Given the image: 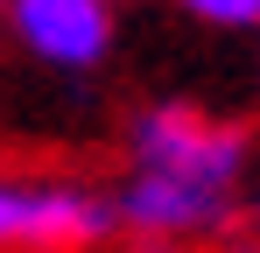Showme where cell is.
Segmentation results:
<instances>
[{
  "mask_svg": "<svg viewBox=\"0 0 260 253\" xmlns=\"http://www.w3.org/2000/svg\"><path fill=\"white\" fill-rule=\"evenodd\" d=\"M127 169L239 197L253 169V126L232 113H211L197 99H148L127 120Z\"/></svg>",
  "mask_w": 260,
  "mask_h": 253,
  "instance_id": "1",
  "label": "cell"
},
{
  "mask_svg": "<svg viewBox=\"0 0 260 253\" xmlns=\"http://www.w3.org/2000/svg\"><path fill=\"white\" fill-rule=\"evenodd\" d=\"M113 232L106 190L71 176H7L0 169V253H78Z\"/></svg>",
  "mask_w": 260,
  "mask_h": 253,
  "instance_id": "2",
  "label": "cell"
},
{
  "mask_svg": "<svg viewBox=\"0 0 260 253\" xmlns=\"http://www.w3.org/2000/svg\"><path fill=\"white\" fill-rule=\"evenodd\" d=\"M113 232H127L141 246H190V239H225L239 225V197L225 190H190V183H169V176H141L127 169L113 190Z\"/></svg>",
  "mask_w": 260,
  "mask_h": 253,
  "instance_id": "3",
  "label": "cell"
},
{
  "mask_svg": "<svg viewBox=\"0 0 260 253\" xmlns=\"http://www.w3.org/2000/svg\"><path fill=\"white\" fill-rule=\"evenodd\" d=\"M0 21H7V36L28 64L63 71V78L99 71L120 42V7L113 0H14V7H0Z\"/></svg>",
  "mask_w": 260,
  "mask_h": 253,
  "instance_id": "4",
  "label": "cell"
},
{
  "mask_svg": "<svg viewBox=\"0 0 260 253\" xmlns=\"http://www.w3.org/2000/svg\"><path fill=\"white\" fill-rule=\"evenodd\" d=\"M183 21L218 36H260V0H183Z\"/></svg>",
  "mask_w": 260,
  "mask_h": 253,
  "instance_id": "5",
  "label": "cell"
},
{
  "mask_svg": "<svg viewBox=\"0 0 260 253\" xmlns=\"http://www.w3.org/2000/svg\"><path fill=\"white\" fill-rule=\"evenodd\" d=\"M239 218L253 225V239H260V183H253V190H239Z\"/></svg>",
  "mask_w": 260,
  "mask_h": 253,
  "instance_id": "6",
  "label": "cell"
},
{
  "mask_svg": "<svg viewBox=\"0 0 260 253\" xmlns=\"http://www.w3.org/2000/svg\"><path fill=\"white\" fill-rule=\"evenodd\" d=\"M225 253H260V239H239V246H225Z\"/></svg>",
  "mask_w": 260,
  "mask_h": 253,
  "instance_id": "7",
  "label": "cell"
}]
</instances>
